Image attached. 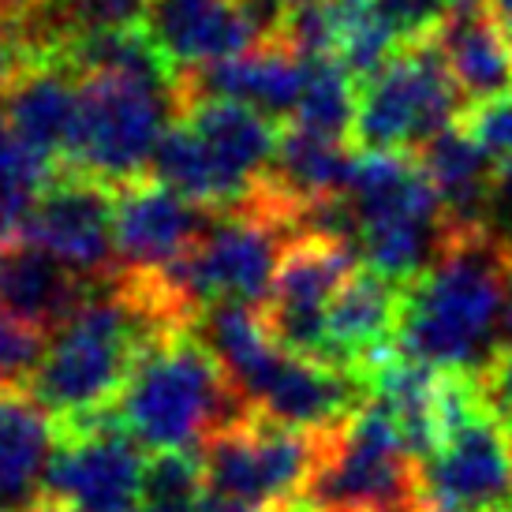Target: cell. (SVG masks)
Instances as JSON below:
<instances>
[{"label":"cell","instance_id":"obj_8","mask_svg":"<svg viewBox=\"0 0 512 512\" xmlns=\"http://www.w3.org/2000/svg\"><path fill=\"white\" fill-rule=\"evenodd\" d=\"M214 214L165 187L150 172L116 187L113 243L120 270H157L199 247Z\"/></svg>","mask_w":512,"mask_h":512},{"label":"cell","instance_id":"obj_31","mask_svg":"<svg viewBox=\"0 0 512 512\" xmlns=\"http://www.w3.org/2000/svg\"><path fill=\"white\" fill-rule=\"evenodd\" d=\"M490 232L501 243H512V161L509 165H498L494 199H490Z\"/></svg>","mask_w":512,"mask_h":512},{"label":"cell","instance_id":"obj_34","mask_svg":"<svg viewBox=\"0 0 512 512\" xmlns=\"http://www.w3.org/2000/svg\"><path fill=\"white\" fill-rule=\"evenodd\" d=\"M505 333L512 337V243H505Z\"/></svg>","mask_w":512,"mask_h":512},{"label":"cell","instance_id":"obj_33","mask_svg":"<svg viewBox=\"0 0 512 512\" xmlns=\"http://www.w3.org/2000/svg\"><path fill=\"white\" fill-rule=\"evenodd\" d=\"M486 12L494 19V27L501 30V38L512 45V0H486Z\"/></svg>","mask_w":512,"mask_h":512},{"label":"cell","instance_id":"obj_16","mask_svg":"<svg viewBox=\"0 0 512 512\" xmlns=\"http://www.w3.org/2000/svg\"><path fill=\"white\" fill-rule=\"evenodd\" d=\"M53 453V415L30 397L27 385H0V512H23L45 498Z\"/></svg>","mask_w":512,"mask_h":512},{"label":"cell","instance_id":"obj_18","mask_svg":"<svg viewBox=\"0 0 512 512\" xmlns=\"http://www.w3.org/2000/svg\"><path fill=\"white\" fill-rule=\"evenodd\" d=\"M4 116L15 143L60 165L79 120V79L64 68H38L4 94Z\"/></svg>","mask_w":512,"mask_h":512},{"label":"cell","instance_id":"obj_42","mask_svg":"<svg viewBox=\"0 0 512 512\" xmlns=\"http://www.w3.org/2000/svg\"><path fill=\"white\" fill-rule=\"evenodd\" d=\"M0 247H4V236H0Z\"/></svg>","mask_w":512,"mask_h":512},{"label":"cell","instance_id":"obj_39","mask_svg":"<svg viewBox=\"0 0 512 512\" xmlns=\"http://www.w3.org/2000/svg\"><path fill=\"white\" fill-rule=\"evenodd\" d=\"M479 512H512V498L498 501V505H486V509H479Z\"/></svg>","mask_w":512,"mask_h":512},{"label":"cell","instance_id":"obj_25","mask_svg":"<svg viewBox=\"0 0 512 512\" xmlns=\"http://www.w3.org/2000/svg\"><path fill=\"white\" fill-rule=\"evenodd\" d=\"M486 412L479 374L471 370H438L434 382V438L438 449L445 441H453L460 430H468L479 415Z\"/></svg>","mask_w":512,"mask_h":512},{"label":"cell","instance_id":"obj_23","mask_svg":"<svg viewBox=\"0 0 512 512\" xmlns=\"http://www.w3.org/2000/svg\"><path fill=\"white\" fill-rule=\"evenodd\" d=\"M359 83L341 68L337 57L307 60V86L296 109V128L311 131L329 143H348L356 120Z\"/></svg>","mask_w":512,"mask_h":512},{"label":"cell","instance_id":"obj_5","mask_svg":"<svg viewBox=\"0 0 512 512\" xmlns=\"http://www.w3.org/2000/svg\"><path fill=\"white\" fill-rule=\"evenodd\" d=\"M184 109V90L90 75L79 79V120L64 154V169L105 184H128L150 172L161 135Z\"/></svg>","mask_w":512,"mask_h":512},{"label":"cell","instance_id":"obj_19","mask_svg":"<svg viewBox=\"0 0 512 512\" xmlns=\"http://www.w3.org/2000/svg\"><path fill=\"white\" fill-rule=\"evenodd\" d=\"M400 303H404V288L393 285L389 277L367 270V266L352 273L348 285L326 307L333 359L344 363V367H352L359 356L397 341Z\"/></svg>","mask_w":512,"mask_h":512},{"label":"cell","instance_id":"obj_6","mask_svg":"<svg viewBox=\"0 0 512 512\" xmlns=\"http://www.w3.org/2000/svg\"><path fill=\"white\" fill-rule=\"evenodd\" d=\"M464 109L468 101L445 68L438 38L404 45L374 79L359 83L348 143L359 154H415L453 128Z\"/></svg>","mask_w":512,"mask_h":512},{"label":"cell","instance_id":"obj_3","mask_svg":"<svg viewBox=\"0 0 512 512\" xmlns=\"http://www.w3.org/2000/svg\"><path fill=\"white\" fill-rule=\"evenodd\" d=\"M251 404L206 348L195 326L169 329L143 348L120 393L131 438L146 449L202 445L232 427Z\"/></svg>","mask_w":512,"mask_h":512},{"label":"cell","instance_id":"obj_41","mask_svg":"<svg viewBox=\"0 0 512 512\" xmlns=\"http://www.w3.org/2000/svg\"><path fill=\"white\" fill-rule=\"evenodd\" d=\"M68 512H131V509H68Z\"/></svg>","mask_w":512,"mask_h":512},{"label":"cell","instance_id":"obj_21","mask_svg":"<svg viewBox=\"0 0 512 512\" xmlns=\"http://www.w3.org/2000/svg\"><path fill=\"white\" fill-rule=\"evenodd\" d=\"M195 333L206 341V348L217 356V363L225 367V374L243 393V400L251 404L262 378H266L273 363L281 359V344L273 341L262 307L214 303V307H206L202 318L195 322Z\"/></svg>","mask_w":512,"mask_h":512},{"label":"cell","instance_id":"obj_28","mask_svg":"<svg viewBox=\"0 0 512 512\" xmlns=\"http://www.w3.org/2000/svg\"><path fill=\"white\" fill-rule=\"evenodd\" d=\"M456 124L468 131L471 139L483 146L494 161L509 165L512 161V86L501 90V94H494V98L468 105Z\"/></svg>","mask_w":512,"mask_h":512},{"label":"cell","instance_id":"obj_12","mask_svg":"<svg viewBox=\"0 0 512 512\" xmlns=\"http://www.w3.org/2000/svg\"><path fill=\"white\" fill-rule=\"evenodd\" d=\"M307 86V60L292 45H255L240 57L202 64L191 72H180L184 101L221 98L251 105L270 120L296 116L299 98Z\"/></svg>","mask_w":512,"mask_h":512},{"label":"cell","instance_id":"obj_38","mask_svg":"<svg viewBox=\"0 0 512 512\" xmlns=\"http://www.w3.org/2000/svg\"><path fill=\"white\" fill-rule=\"evenodd\" d=\"M23 512H68V509H60L53 501H38V505H30V509H23Z\"/></svg>","mask_w":512,"mask_h":512},{"label":"cell","instance_id":"obj_37","mask_svg":"<svg viewBox=\"0 0 512 512\" xmlns=\"http://www.w3.org/2000/svg\"><path fill=\"white\" fill-rule=\"evenodd\" d=\"M23 4H27V0H0V19H4V15H12V12H19Z\"/></svg>","mask_w":512,"mask_h":512},{"label":"cell","instance_id":"obj_29","mask_svg":"<svg viewBox=\"0 0 512 512\" xmlns=\"http://www.w3.org/2000/svg\"><path fill=\"white\" fill-rule=\"evenodd\" d=\"M243 23L251 30L255 45H277L285 42L288 23H292V4L288 0H236Z\"/></svg>","mask_w":512,"mask_h":512},{"label":"cell","instance_id":"obj_10","mask_svg":"<svg viewBox=\"0 0 512 512\" xmlns=\"http://www.w3.org/2000/svg\"><path fill=\"white\" fill-rule=\"evenodd\" d=\"M370 400L367 382L344 363H322L281 352L262 385L251 397V408L277 423L311 434L344 427Z\"/></svg>","mask_w":512,"mask_h":512},{"label":"cell","instance_id":"obj_13","mask_svg":"<svg viewBox=\"0 0 512 512\" xmlns=\"http://www.w3.org/2000/svg\"><path fill=\"white\" fill-rule=\"evenodd\" d=\"M187 124L195 128L206 150L214 154L217 169L228 180V187L236 191L243 214L251 199H255L258 184L266 169L277 157V146H281V120H270L262 116L251 105H240V101H221V98H199V101H184L180 109Z\"/></svg>","mask_w":512,"mask_h":512},{"label":"cell","instance_id":"obj_40","mask_svg":"<svg viewBox=\"0 0 512 512\" xmlns=\"http://www.w3.org/2000/svg\"><path fill=\"white\" fill-rule=\"evenodd\" d=\"M292 8H314V4H329V0H288Z\"/></svg>","mask_w":512,"mask_h":512},{"label":"cell","instance_id":"obj_14","mask_svg":"<svg viewBox=\"0 0 512 512\" xmlns=\"http://www.w3.org/2000/svg\"><path fill=\"white\" fill-rule=\"evenodd\" d=\"M143 27L176 72L255 49L236 0H150Z\"/></svg>","mask_w":512,"mask_h":512},{"label":"cell","instance_id":"obj_7","mask_svg":"<svg viewBox=\"0 0 512 512\" xmlns=\"http://www.w3.org/2000/svg\"><path fill=\"white\" fill-rule=\"evenodd\" d=\"M113 214V184L57 165L19 240L49 251L53 258H60L64 266H72L75 273H83L90 281H105L120 270L113 243Z\"/></svg>","mask_w":512,"mask_h":512},{"label":"cell","instance_id":"obj_20","mask_svg":"<svg viewBox=\"0 0 512 512\" xmlns=\"http://www.w3.org/2000/svg\"><path fill=\"white\" fill-rule=\"evenodd\" d=\"M356 273V247L318 232H299L292 236L281 255L273 292L266 307H285V311H326L333 296L348 285Z\"/></svg>","mask_w":512,"mask_h":512},{"label":"cell","instance_id":"obj_22","mask_svg":"<svg viewBox=\"0 0 512 512\" xmlns=\"http://www.w3.org/2000/svg\"><path fill=\"white\" fill-rule=\"evenodd\" d=\"M445 68L468 105L486 101L512 86V45L501 38L486 8L456 12L438 34Z\"/></svg>","mask_w":512,"mask_h":512},{"label":"cell","instance_id":"obj_11","mask_svg":"<svg viewBox=\"0 0 512 512\" xmlns=\"http://www.w3.org/2000/svg\"><path fill=\"white\" fill-rule=\"evenodd\" d=\"M131 430L83 441H57L45 471V498L60 509H128L139 501L143 456Z\"/></svg>","mask_w":512,"mask_h":512},{"label":"cell","instance_id":"obj_24","mask_svg":"<svg viewBox=\"0 0 512 512\" xmlns=\"http://www.w3.org/2000/svg\"><path fill=\"white\" fill-rule=\"evenodd\" d=\"M210 494L202 445L154 449L143 464L139 509L143 512H195Z\"/></svg>","mask_w":512,"mask_h":512},{"label":"cell","instance_id":"obj_27","mask_svg":"<svg viewBox=\"0 0 512 512\" xmlns=\"http://www.w3.org/2000/svg\"><path fill=\"white\" fill-rule=\"evenodd\" d=\"M49 333L0 307V385H27L49 352Z\"/></svg>","mask_w":512,"mask_h":512},{"label":"cell","instance_id":"obj_4","mask_svg":"<svg viewBox=\"0 0 512 512\" xmlns=\"http://www.w3.org/2000/svg\"><path fill=\"white\" fill-rule=\"evenodd\" d=\"M303 498L322 512H419L423 464L408 453L382 397L370 393L344 427L329 430Z\"/></svg>","mask_w":512,"mask_h":512},{"label":"cell","instance_id":"obj_2","mask_svg":"<svg viewBox=\"0 0 512 512\" xmlns=\"http://www.w3.org/2000/svg\"><path fill=\"white\" fill-rule=\"evenodd\" d=\"M161 333H169V326L146 311L116 270L98 281L90 299L53 333L27 393L53 419L109 404L124 393L143 348Z\"/></svg>","mask_w":512,"mask_h":512},{"label":"cell","instance_id":"obj_35","mask_svg":"<svg viewBox=\"0 0 512 512\" xmlns=\"http://www.w3.org/2000/svg\"><path fill=\"white\" fill-rule=\"evenodd\" d=\"M15 135H12V124H8V116H4V109H0V165L8 161V157L15 154Z\"/></svg>","mask_w":512,"mask_h":512},{"label":"cell","instance_id":"obj_17","mask_svg":"<svg viewBox=\"0 0 512 512\" xmlns=\"http://www.w3.org/2000/svg\"><path fill=\"white\" fill-rule=\"evenodd\" d=\"M415 161L423 165L427 180L438 191L449 232L490 228V199H494L498 165L468 131L460 124L438 131L427 146L415 150Z\"/></svg>","mask_w":512,"mask_h":512},{"label":"cell","instance_id":"obj_15","mask_svg":"<svg viewBox=\"0 0 512 512\" xmlns=\"http://www.w3.org/2000/svg\"><path fill=\"white\" fill-rule=\"evenodd\" d=\"M94 288L98 281L75 273L34 243L15 240L0 247V307L45 333H57Z\"/></svg>","mask_w":512,"mask_h":512},{"label":"cell","instance_id":"obj_9","mask_svg":"<svg viewBox=\"0 0 512 512\" xmlns=\"http://www.w3.org/2000/svg\"><path fill=\"white\" fill-rule=\"evenodd\" d=\"M427 498L449 512H479L512 498V423L486 408L423 464Z\"/></svg>","mask_w":512,"mask_h":512},{"label":"cell","instance_id":"obj_32","mask_svg":"<svg viewBox=\"0 0 512 512\" xmlns=\"http://www.w3.org/2000/svg\"><path fill=\"white\" fill-rule=\"evenodd\" d=\"M195 512H262V509H258V505H251V501L228 498V494H217V490H210Z\"/></svg>","mask_w":512,"mask_h":512},{"label":"cell","instance_id":"obj_26","mask_svg":"<svg viewBox=\"0 0 512 512\" xmlns=\"http://www.w3.org/2000/svg\"><path fill=\"white\" fill-rule=\"evenodd\" d=\"M370 4L385 30L400 42V49L438 38L445 23L456 15L453 0H370Z\"/></svg>","mask_w":512,"mask_h":512},{"label":"cell","instance_id":"obj_30","mask_svg":"<svg viewBox=\"0 0 512 512\" xmlns=\"http://www.w3.org/2000/svg\"><path fill=\"white\" fill-rule=\"evenodd\" d=\"M479 389H483L486 408L512 423V341L498 344V352L486 359V367L479 370Z\"/></svg>","mask_w":512,"mask_h":512},{"label":"cell","instance_id":"obj_36","mask_svg":"<svg viewBox=\"0 0 512 512\" xmlns=\"http://www.w3.org/2000/svg\"><path fill=\"white\" fill-rule=\"evenodd\" d=\"M262 512H322V509H314L307 498H288V501H277V505H266Z\"/></svg>","mask_w":512,"mask_h":512},{"label":"cell","instance_id":"obj_1","mask_svg":"<svg viewBox=\"0 0 512 512\" xmlns=\"http://www.w3.org/2000/svg\"><path fill=\"white\" fill-rule=\"evenodd\" d=\"M505 326V243L490 232H449L441 258L404 288L397 344L434 370L479 374Z\"/></svg>","mask_w":512,"mask_h":512}]
</instances>
